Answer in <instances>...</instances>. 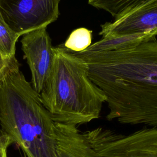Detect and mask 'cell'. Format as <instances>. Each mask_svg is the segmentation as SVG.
<instances>
[{
	"mask_svg": "<svg viewBox=\"0 0 157 157\" xmlns=\"http://www.w3.org/2000/svg\"><path fill=\"white\" fill-rule=\"evenodd\" d=\"M9 137L5 134L0 136V157H7V149L12 144Z\"/></svg>",
	"mask_w": 157,
	"mask_h": 157,
	"instance_id": "obj_14",
	"label": "cell"
},
{
	"mask_svg": "<svg viewBox=\"0 0 157 157\" xmlns=\"http://www.w3.org/2000/svg\"><path fill=\"white\" fill-rule=\"evenodd\" d=\"M146 0H88L89 5L105 11L115 19Z\"/></svg>",
	"mask_w": 157,
	"mask_h": 157,
	"instance_id": "obj_10",
	"label": "cell"
},
{
	"mask_svg": "<svg viewBox=\"0 0 157 157\" xmlns=\"http://www.w3.org/2000/svg\"><path fill=\"white\" fill-rule=\"evenodd\" d=\"M104 93L108 121L157 127V39L122 49L75 53Z\"/></svg>",
	"mask_w": 157,
	"mask_h": 157,
	"instance_id": "obj_1",
	"label": "cell"
},
{
	"mask_svg": "<svg viewBox=\"0 0 157 157\" xmlns=\"http://www.w3.org/2000/svg\"><path fill=\"white\" fill-rule=\"evenodd\" d=\"M18 62L0 82V125L26 157H58L55 122Z\"/></svg>",
	"mask_w": 157,
	"mask_h": 157,
	"instance_id": "obj_2",
	"label": "cell"
},
{
	"mask_svg": "<svg viewBox=\"0 0 157 157\" xmlns=\"http://www.w3.org/2000/svg\"><path fill=\"white\" fill-rule=\"evenodd\" d=\"M83 133L101 157H157V127L123 134L98 126Z\"/></svg>",
	"mask_w": 157,
	"mask_h": 157,
	"instance_id": "obj_4",
	"label": "cell"
},
{
	"mask_svg": "<svg viewBox=\"0 0 157 157\" xmlns=\"http://www.w3.org/2000/svg\"><path fill=\"white\" fill-rule=\"evenodd\" d=\"M20 36L8 26L0 14V53L6 59L15 58L16 43Z\"/></svg>",
	"mask_w": 157,
	"mask_h": 157,
	"instance_id": "obj_11",
	"label": "cell"
},
{
	"mask_svg": "<svg viewBox=\"0 0 157 157\" xmlns=\"http://www.w3.org/2000/svg\"><path fill=\"white\" fill-rule=\"evenodd\" d=\"M157 1V0H146L145 2H144L143 3H142L141 4H146V3H149V2H156Z\"/></svg>",
	"mask_w": 157,
	"mask_h": 157,
	"instance_id": "obj_15",
	"label": "cell"
},
{
	"mask_svg": "<svg viewBox=\"0 0 157 157\" xmlns=\"http://www.w3.org/2000/svg\"><path fill=\"white\" fill-rule=\"evenodd\" d=\"M60 0H0V14L20 36L47 28L59 15Z\"/></svg>",
	"mask_w": 157,
	"mask_h": 157,
	"instance_id": "obj_5",
	"label": "cell"
},
{
	"mask_svg": "<svg viewBox=\"0 0 157 157\" xmlns=\"http://www.w3.org/2000/svg\"><path fill=\"white\" fill-rule=\"evenodd\" d=\"M102 38L129 34L157 36V1L140 4L101 25Z\"/></svg>",
	"mask_w": 157,
	"mask_h": 157,
	"instance_id": "obj_7",
	"label": "cell"
},
{
	"mask_svg": "<svg viewBox=\"0 0 157 157\" xmlns=\"http://www.w3.org/2000/svg\"><path fill=\"white\" fill-rule=\"evenodd\" d=\"M92 31L80 27L71 33L63 46L72 52L81 53L92 44Z\"/></svg>",
	"mask_w": 157,
	"mask_h": 157,
	"instance_id": "obj_12",
	"label": "cell"
},
{
	"mask_svg": "<svg viewBox=\"0 0 157 157\" xmlns=\"http://www.w3.org/2000/svg\"><path fill=\"white\" fill-rule=\"evenodd\" d=\"M17 62L16 58L12 60H7L4 58L0 53V82L9 69Z\"/></svg>",
	"mask_w": 157,
	"mask_h": 157,
	"instance_id": "obj_13",
	"label": "cell"
},
{
	"mask_svg": "<svg viewBox=\"0 0 157 157\" xmlns=\"http://www.w3.org/2000/svg\"><path fill=\"white\" fill-rule=\"evenodd\" d=\"M21 43L31 72L33 87L40 94L53 62L51 39L46 28H41L23 34Z\"/></svg>",
	"mask_w": 157,
	"mask_h": 157,
	"instance_id": "obj_6",
	"label": "cell"
},
{
	"mask_svg": "<svg viewBox=\"0 0 157 157\" xmlns=\"http://www.w3.org/2000/svg\"><path fill=\"white\" fill-rule=\"evenodd\" d=\"M53 51V64L39 94L52 120L78 126L99 118L107 98L90 78L85 61L63 46Z\"/></svg>",
	"mask_w": 157,
	"mask_h": 157,
	"instance_id": "obj_3",
	"label": "cell"
},
{
	"mask_svg": "<svg viewBox=\"0 0 157 157\" xmlns=\"http://www.w3.org/2000/svg\"><path fill=\"white\" fill-rule=\"evenodd\" d=\"M155 37H156V36L153 34H138L102 38L101 40L92 44L84 52H99L122 49L137 45L143 41Z\"/></svg>",
	"mask_w": 157,
	"mask_h": 157,
	"instance_id": "obj_9",
	"label": "cell"
},
{
	"mask_svg": "<svg viewBox=\"0 0 157 157\" xmlns=\"http://www.w3.org/2000/svg\"><path fill=\"white\" fill-rule=\"evenodd\" d=\"M58 157H101L77 126L55 123Z\"/></svg>",
	"mask_w": 157,
	"mask_h": 157,
	"instance_id": "obj_8",
	"label": "cell"
}]
</instances>
